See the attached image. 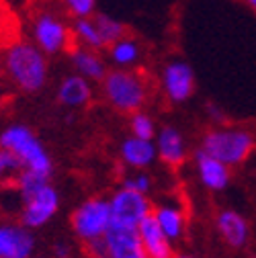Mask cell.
<instances>
[{
    "label": "cell",
    "mask_w": 256,
    "mask_h": 258,
    "mask_svg": "<svg viewBox=\"0 0 256 258\" xmlns=\"http://www.w3.org/2000/svg\"><path fill=\"white\" fill-rule=\"evenodd\" d=\"M0 68H3L11 86L23 94L41 92L49 80L47 55L33 41L27 39H19L5 49Z\"/></svg>",
    "instance_id": "6da1fadb"
},
{
    "label": "cell",
    "mask_w": 256,
    "mask_h": 258,
    "mask_svg": "<svg viewBox=\"0 0 256 258\" xmlns=\"http://www.w3.org/2000/svg\"><path fill=\"white\" fill-rule=\"evenodd\" d=\"M101 94L113 111L132 115L150 101V84L136 68H111L101 80Z\"/></svg>",
    "instance_id": "7a4b0ae2"
},
{
    "label": "cell",
    "mask_w": 256,
    "mask_h": 258,
    "mask_svg": "<svg viewBox=\"0 0 256 258\" xmlns=\"http://www.w3.org/2000/svg\"><path fill=\"white\" fill-rule=\"evenodd\" d=\"M199 148L230 168L248 162L256 150V136L240 125H213L201 136Z\"/></svg>",
    "instance_id": "3957f363"
},
{
    "label": "cell",
    "mask_w": 256,
    "mask_h": 258,
    "mask_svg": "<svg viewBox=\"0 0 256 258\" xmlns=\"http://www.w3.org/2000/svg\"><path fill=\"white\" fill-rule=\"evenodd\" d=\"M0 148H7L13 152L23 170L37 172L41 176L51 178L53 176V160L51 154L45 150L43 142L37 138V134L25 123H9L0 132Z\"/></svg>",
    "instance_id": "277c9868"
},
{
    "label": "cell",
    "mask_w": 256,
    "mask_h": 258,
    "mask_svg": "<svg viewBox=\"0 0 256 258\" xmlns=\"http://www.w3.org/2000/svg\"><path fill=\"white\" fill-rule=\"evenodd\" d=\"M31 41L47 57L66 53L74 47L72 25L59 13L51 9H43L31 21Z\"/></svg>",
    "instance_id": "5b68a950"
},
{
    "label": "cell",
    "mask_w": 256,
    "mask_h": 258,
    "mask_svg": "<svg viewBox=\"0 0 256 258\" xmlns=\"http://www.w3.org/2000/svg\"><path fill=\"white\" fill-rule=\"evenodd\" d=\"M72 228L76 236L86 244L90 240L103 238L111 228V207L103 197H92L80 203L72 215Z\"/></svg>",
    "instance_id": "8992f818"
},
{
    "label": "cell",
    "mask_w": 256,
    "mask_h": 258,
    "mask_svg": "<svg viewBox=\"0 0 256 258\" xmlns=\"http://www.w3.org/2000/svg\"><path fill=\"white\" fill-rule=\"evenodd\" d=\"M160 86L170 105L188 103L197 90V78L190 63L180 57L166 61L160 70Z\"/></svg>",
    "instance_id": "52a82bcc"
},
{
    "label": "cell",
    "mask_w": 256,
    "mask_h": 258,
    "mask_svg": "<svg viewBox=\"0 0 256 258\" xmlns=\"http://www.w3.org/2000/svg\"><path fill=\"white\" fill-rule=\"evenodd\" d=\"M109 207H111V223L132 230H138L140 223L154 211L148 195H142V192L125 186L113 192V197L109 199Z\"/></svg>",
    "instance_id": "ba28073f"
},
{
    "label": "cell",
    "mask_w": 256,
    "mask_h": 258,
    "mask_svg": "<svg viewBox=\"0 0 256 258\" xmlns=\"http://www.w3.org/2000/svg\"><path fill=\"white\" fill-rule=\"evenodd\" d=\"M23 203V209H21V221L25 228L29 230H35V228H41L45 225L55 213H57V207H59V195L51 182L43 184L41 188H37L35 192L23 197L21 199Z\"/></svg>",
    "instance_id": "9c48e42d"
},
{
    "label": "cell",
    "mask_w": 256,
    "mask_h": 258,
    "mask_svg": "<svg viewBox=\"0 0 256 258\" xmlns=\"http://www.w3.org/2000/svg\"><path fill=\"white\" fill-rule=\"evenodd\" d=\"M154 146H156L158 160H162L168 168H180L186 164L188 146H186V138L180 127L170 125V123L158 127Z\"/></svg>",
    "instance_id": "30bf717a"
},
{
    "label": "cell",
    "mask_w": 256,
    "mask_h": 258,
    "mask_svg": "<svg viewBox=\"0 0 256 258\" xmlns=\"http://www.w3.org/2000/svg\"><path fill=\"white\" fill-rule=\"evenodd\" d=\"M193 162H195V172L203 188L211 192H221L226 190L232 182V168L228 164L219 162L213 156L205 154L201 148L193 152Z\"/></svg>",
    "instance_id": "8fae6325"
},
{
    "label": "cell",
    "mask_w": 256,
    "mask_h": 258,
    "mask_svg": "<svg viewBox=\"0 0 256 258\" xmlns=\"http://www.w3.org/2000/svg\"><path fill=\"white\" fill-rule=\"evenodd\" d=\"M92 82L86 80L84 76L72 72L68 76H63L55 88V101L57 105H61L63 109H70V111H78L84 109L92 103Z\"/></svg>",
    "instance_id": "7c38bea8"
},
{
    "label": "cell",
    "mask_w": 256,
    "mask_h": 258,
    "mask_svg": "<svg viewBox=\"0 0 256 258\" xmlns=\"http://www.w3.org/2000/svg\"><path fill=\"white\" fill-rule=\"evenodd\" d=\"M215 228L221 240L234 250L246 248L250 242V223L236 209H221L215 217Z\"/></svg>",
    "instance_id": "4fadbf2b"
},
{
    "label": "cell",
    "mask_w": 256,
    "mask_h": 258,
    "mask_svg": "<svg viewBox=\"0 0 256 258\" xmlns=\"http://www.w3.org/2000/svg\"><path fill=\"white\" fill-rule=\"evenodd\" d=\"M105 242H107L109 258H148L138 230L121 228V225L111 223V228L105 234Z\"/></svg>",
    "instance_id": "5bb4252c"
},
{
    "label": "cell",
    "mask_w": 256,
    "mask_h": 258,
    "mask_svg": "<svg viewBox=\"0 0 256 258\" xmlns=\"http://www.w3.org/2000/svg\"><path fill=\"white\" fill-rule=\"evenodd\" d=\"M35 248V238L25 225H0V258H29Z\"/></svg>",
    "instance_id": "9a60e30c"
},
{
    "label": "cell",
    "mask_w": 256,
    "mask_h": 258,
    "mask_svg": "<svg viewBox=\"0 0 256 258\" xmlns=\"http://www.w3.org/2000/svg\"><path fill=\"white\" fill-rule=\"evenodd\" d=\"M119 156L121 162L132 170H146L158 160L154 140H142L136 136H127L119 144Z\"/></svg>",
    "instance_id": "2e32d148"
},
{
    "label": "cell",
    "mask_w": 256,
    "mask_h": 258,
    "mask_svg": "<svg viewBox=\"0 0 256 258\" xmlns=\"http://www.w3.org/2000/svg\"><path fill=\"white\" fill-rule=\"evenodd\" d=\"M140 240L144 244V250L148 258H174V242L160 230V225L156 223L154 215H148L138 228Z\"/></svg>",
    "instance_id": "e0dca14e"
},
{
    "label": "cell",
    "mask_w": 256,
    "mask_h": 258,
    "mask_svg": "<svg viewBox=\"0 0 256 258\" xmlns=\"http://www.w3.org/2000/svg\"><path fill=\"white\" fill-rule=\"evenodd\" d=\"M70 63L76 74L84 76L90 82H99V84L105 78V74L109 72L107 59L103 57L101 51H94V49H88V47H82L76 43L70 49Z\"/></svg>",
    "instance_id": "ac0fdd59"
},
{
    "label": "cell",
    "mask_w": 256,
    "mask_h": 258,
    "mask_svg": "<svg viewBox=\"0 0 256 258\" xmlns=\"http://www.w3.org/2000/svg\"><path fill=\"white\" fill-rule=\"evenodd\" d=\"M156 223L172 242L180 240L186 230V213L178 203H162L152 211Z\"/></svg>",
    "instance_id": "d6986e66"
},
{
    "label": "cell",
    "mask_w": 256,
    "mask_h": 258,
    "mask_svg": "<svg viewBox=\"0 0 256 258\" xmlns=\"http://www.w3.org/2000/svg\"><path fill=\"white\" fill-rule=\"evenodd\" d=\"M142 53L144 49L140 41L132 35H125L107 47V57L115 68H136L142 59Z\"/></svg>",
    "instance_id": "ffe728a7"
},
{
    "label": "cell",
    "mask_w": 256,
    "mask_h": 258,
    "mask_svg": "<svg viewBox=\"0 0 256 258\" xmlns=\"http://www.w3.org/2000/svg\"><path fill=\"white\" fill-rule=\"evenodd\" d=\"M72 35H74V43L76 45H82V47H88V49H94V51H105V43H103V37L97 29V23H94L92 17H86V19H76L72 23Z\"/></svg>",
    "instance_id": "44dd1931"
},
{
    "label": "cell",
    "mask_w": 256,
    "mask_h": 258,
    "mask_svg": "<svg viewBox=\"0 0 256 258\" xmlns=\"http://www.w3.org/2000/svg\"><path fill=\"white\" fill-rule=\"evenodd\" d=\"M92 19H94V23H97V29H99V33H101V37H103L105 47L113 45L115 41H119L121 37L127 35V27H125L121 21H117L115 17H111V15L94 13ZM105 51H107V49H105Z\"/></svg>",
    "instance_id": "7402d4cb"
},
{
    "label": "cell",
    "mask_w": 256,
    "mask_h": 258,
    "mask_svg": "<svg viewBox=\"0 0 256 258\" xmlns=\"http://www.w3.org/2000/svg\"><path fill=\"white\" fill-rule=\"evenodd\" d=\"M156 132H158V125L148 111L142 109L130 115V136H136L142 140H154Z\"/></svg>",
    "instance_id": "603a6c76"
},
{
    "label": "cell",
    "mask_w": 256,
    "mask_h": 258,
    "mask_svg": "<svg viewBox=\"0 0 256 258\" xmlns=\"http://www.w3.org/2000/svg\"><path fill=\"white\" fill-rule=\"evenodd\" d=\"M23 170L19 158L9 152L7 148H0V182L5 180H15L17 174Z\"/></svg>",
    "instance_id": "cb8c5ba5"
},
{
    "label": "cell",
    "mask_w": 256,
    "mask_h": 258,
    "mask_svg": "<svg viewBox=\"0 0 256 258\" xmlns=\"http://www.w3.org/2000/svg\"><path fill=\"white\" fill-rule=\"evenodd\" d=\"M63 11H66L74 21L86 19L97 13V0H61Z\"/></svg>",
    "instance_id": "d4e9b609"
},
{
    "label": "cell",
    "mask_w": 256,
    "mask_h": 258,
    "mask_svg": "<svg viewBox=\"0 0 256 258\" xmlns=\"http://www.w3.org/2000/svg\"><path fill=\"white\" fill-rule=\"evenodd\" d=\"M121 186L132 188V190H138V192H142V195H148L150 188H152V178H150L146 172L138 170L136 174H127V176L123 178Z\"/></svg>",
    "instance_id": "484cf974"
},
{
    "label": "cell",
    "mask_w": 256,
    "mask_h": 258,
    "mask_svg": "<svg viewBox=\"0 0 256 258\" xmlns=\"http://www.w3.org/2000/svg\"><path fill=\"white\" fill-rule=\"evenodd\" d=\"M86 254H88L90 258H109V250H107L105 236L86 242Z\"/></svg>",
    "instance_id": "4316f807"
},
{
    "label": "cell",
    "mask_w": 256,
    "mask_h": 258,
    "mask_svg": "<svg viewBox=\"0 0 256 258\" xmlns=\"http://www.w3.org/2000/svg\"><path fill=\"white\" fill-rule=\"evenodd\" d=\"M205 115H207V119H209L213 125H223V123H228V119H226V111H223L217 103H207V105H205Z\"/></svg>",
    "instance_id": "83f0119b"
},
{
    "label": "cell",
    "mask_w": 256,
    "mask_h": 258,
    "mask_svg": "<svg viewBox=\"0 0 256 258\" xmlns=\"http://www.w3.org/2000/svg\"><path fill=\"white\" fill-rule=\"evenodd\" d=\"M55 256L57 258H70V246L63 244V242H57L55 244Z\"/></svg>",
    "instance_id": "f1b7e54d"
},
{
    "label": "cell",
    "mask_w": 256,
    "mask_h": 258,
    "mask_svg": "<svg viewBox=\"0 0 256 258\" xmlns=\"http://www.w3.org/2000/svg\"><path fill=\"white\" fill-rule=\"evenodd\" d=\"M242 3H244L252 13H256V0H242Z\"/></svg>",
    "instance_id": "f546056e"
},
{
    "label": "cell",
    "mask_w": 256,
    "mask_h": 258,
    "mask_svg": "<svg viewBox=\"0 0 256 258\" xmlns=\"http://www.w3.org/2000/svg\"><path fill=\"white\" fill-rule=\"evenodd\" d=\"M5 92H3V88H0V113H3V109H5Z\"/></svg>",
    "instance_id": "4dcf8cb0"
},
{
    "label": "cell",
    "mask_w": 256,
    "mask_h": 258,
    "mask_svg": "<svg viewBox=\"0 0 256 258\" xmlns=\"http://www.w3.org/2000/svg\"><path fill=\"white\" fill-rule=\"evenodd\" d=\"M174 258H190V256H184V254H176Z\"/></svg>",
    "instance_id": "1f68e13d"
}]
</instances>
